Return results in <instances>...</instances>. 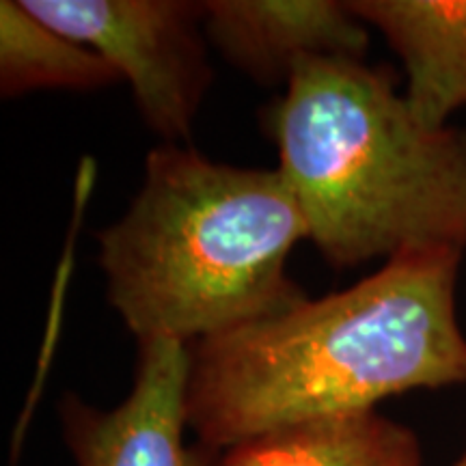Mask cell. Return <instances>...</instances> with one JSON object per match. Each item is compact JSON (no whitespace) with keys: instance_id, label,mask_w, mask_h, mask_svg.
<instances>
[{"instance_id":"cell-6","label":"cell","mask_w":466,"mask_h":466,"mask_svg":"<svg viewBox=\"0 0 466 466\" xmlns=\"http://www.w3.org/2000/svg\"><path fill=\"white\" fill-rule=\"evenodd\" d=\"M208 42L259 85H288L309 58H365L367 26L346 0H206Z\"/></svg>"},{"instance_id":"cell-8","label":"cell","mask_w":466,"mask_h":466,"mask_svg":"<svg viewBox=\"0 0 466 466\" xmlns=\"http://www.w3.org/2000/svg\"><path fill=\"white\" fill-rule=\"evenodd\" d=\"M223 466H425L421 442L380 412L275 430L223 451Z\"/></svg>"},{"instance_id":"cell-1","label":"cell","mask_w":466,"mask_h":466,"mask_svg":"<svg viewBox=\"0 0 466 466\" xmlns=\"http://www.w3.org/2000/svg\"><path fill=\"white\" fill-rule=\"evenodd\" d=\"M462 248H412L374 275L190 346L188 425L227 451L275 430L466 384Z\"/></svg>"},{"instance_id":"cell-9","label":"cell","mask_w":466,"mask_h":466,"mask_svg":"<svg viewBox=\"0 0 466 466\" xmlns=\"http://www.w3.org/2000/svg\"><path fill=\"white\" fill-rule=\"evenodd\" d=\"M104 58L33 15L22 0L0 3V93L39 89L96 91L119 83Z\"/></svg>"},{"instance_id":"cell-7","label":"cell","mask_w":466,"mask_h":466,"mask_svg":"<svg viewBox=\"0 0 466 466\" xmlns=\"http://www.w3.org/2000/svg\"><path fill=\"white\" fill-rule=\"evenodd\" d=\"M406 72L404 97L423 126L447 127L466 108V0H346Z\"/></svg>"},{"instance_id":"cell-5","label":"cell","mask_w":466,"mask_h":466,"mask_svg":"<svg viewBox=\"0 0 466 466\" xmlns=\"http://www.w3.org/2000/svg\"><path fill=\"white\" fill-rule=\"evenodd\" d=\"M190 346L138 341L132 391L104 410L67 393L58 404L61 430L76 466H223V453L186 442Z\"/></svg>"},{"instance_id":"cell-10","label":"cell","mask_w":466,"mask_h":466,"mask_svg":"<svg viewBox=\"0 0 466 466\" xmlns=\"http://www.w3.org/2000/svg\"><path fill=\"white\" fill-rule=\"evenodd\" d=\"M453 466H466V453H464V456H462V458H460V460H458V462H456V464H453Z\"/></svg>"},{"instance_id":"cell-3","label":"cell","mask_w":466,"mask_h":466,"mask_svg":"<svg viewBox=\"0 0 466 466\" xmlns=\"http://www.w3.org/2000/svg\"><path fill=\"white\" fill-rule=\"evenodd\" d=\"M279 171L335 270L466 250V130L423 126L387 69L309 58L268 110Z\"/></svg>"},{"instance_id":"cell-4","label":"cell","mask_w":466,"mask_h":466,"mask_svg":"<svg viewBox=\"0 0 466 466\" xmlns=\"http://www.w3.org/2000/svg\"><path fill=\"white\" fill-rule=\"evenodd\" d=\"M22 5L113 66L130 85L143 121L162 141H190L212 83L201 3L22 0Z\"/></svg>"},{"instance_id":"cell-2","label":"cell","mask_w":466,"mask_h":466,"mask_svg":"<svg viewBox=\"0 0 466 466\" xmlns=\"http://www.w3.org/2000/svg\"><path fill=\"white\" fill-rule=\"evenodd\" d=\"M307 223L279 168L165 143L124 217L97 233L106 299L138 341L195 346L307 300L288 275Z\"/></svg>"}]
</instances>
